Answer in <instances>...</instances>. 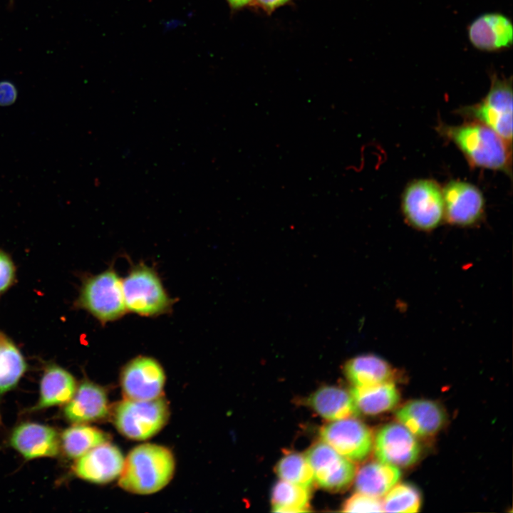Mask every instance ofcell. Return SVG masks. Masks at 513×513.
Wrapping results in <instances>:
<instances>
[{"mask_svg":"<svg viewBox=\"0 0 513 513\" xmlns=\"http://www.w3.org/2000/svg\"><path fill=\"white\" fill-rule=\"evenodd\" d=\"M437 131L456 145L472 167L501 171L512 177V145L489 127L466 120L458 125L440 122Z\"/></svg>","mask_w":513,"mask_h":513,"instance_id":"6da1fadb","label":"cell"},{"mask_svg":"<svg viewBox=\"0 0 513 513\" xmlns=\"http://www.w3.org/2000/svg\"><path fill=\"white\" fill-rule=\"evenodd\" d=\"M175 467V458L169 449L142 444L133 448L125 459L118 483L121 488L134 494H152L170 482Z\"/></svg>","mask_w":513,"mask_h":513,"instance_id":"7a4b0ae2","label":"cell"},{"mask_svg":"<svg viewBox=\"0 0 513 513\" xmlns=\"http://www.w3.org/2000/svg\"><path fill=\"white\" fill-rule=\"evenodd\" d=\"M122 287L127 312L140 316L169 313L175 303L155 269L142 262L130 269L122 279Z\"/></svg>","mask_w":513,"mask_h":513,"instance_id":"3957f363","label":"cell"},{"mask_svg":"<svg viewBox=\"0 0 513 513\" xmlns=\"http://www.w3.org/2000/svg\"><path fill=\"white\" fill-rule=\"evenodd\" d=\"M76 306L86 311L103 325L118 320L128 313L122 278L113 266L83 279Z\"/></svg>","mask_w":513,"mask_h":513,"instance_id":"277c9868","label":"cell"},{"mask_svg":"<svg viewBox=\"0 0 513 513\" xmlns=\"http://www.w3.org/2000/svg\"><path fill=\"white\" fill-rule=\"evenodd\" d=\"M490 88L479 103L462 107L457 113L467 120L480 122L512 145V80L490 76Z\"/></svg>","mask_w":513,"mask_h":513,"instance_id":"5b68a950","label":"cell"},{"mask_svg":"<svg viewBox=\"0 0 513 513\" xmlns=\"http://www.w3.org/2000/svg\"><path fill=\"white\" fill-rule=\"evenodd\" d=\"M169 415L168 404L160 396L150 400L124 399L115 408L113 422L122 435L130 439L144 440L164 427Z\"/></svg>","mask_w":513,"mask_h":513,"instance_id":"8992f818","label":"cell"},{"mask_svg":"<svg viewBox=\"0 0 513 513\" xmlns=\"http://www.w3.org/2000/svg\"><path fill=\"white\" fill-rule=\"evenodd\" d=\"M401 200L405 219L415 229L432 230L444 219L442 189L433 180L412 181L405 187Z\"/></svg>","mask_w":513,"mask_h":513,"instance_id":"52a82bcc","label":"cell"},{"mask_svg":"<svg viewBox=\"0 0 513 513\" xmlns=\"http://www.w3.org/2000/svg\"><path fill=\"white\" fill-rule=\"evenodd\" d=\"M321 440L351 461L366 459L373 446L370 430L356 418L331 421L320 430Z\"/></svg>","mask_w":513,"mask_h":513,"instance_id":"ba28073f","label":"cell"},{"mask_svg":"<svg viewBox=\"0 0 513 513\" xmlns=\"http://www.w3.org/2000/svg\"><path fill=\"white\" fill-rule=\"evenodd\" d=\"M305 456L314 480L325 489H343L354 480L356 468L352 461L323 441L310 447Z\"/></svg>","mask_w":513,"mask_h":513,"instance_id":"9c48e42d","label":"cell"},{"mask_svg":"<svg viewBox=\"0 0 513 513\" xmlns=\"http://www.w3.org/2000/svg\"><path fill=\"white\" fill-rule=\"evenodd\" d=\"M165 382L163 368L145 356L130 360L123 368L120 383L125 399L150 400L160 396Z\"/></svg>","mask_w":513,"mask_h":513,"instance_id":"30bf717a","label":"cell"},{"mask_svg":"<svg viewBox=\"0 0 513 513\" xmlns=\"http://www.w3.org/2000/svg\"><path fill=\"white\" fill-rule=\"evenodd\" d=\"M373 449L377 460L398 467L414 465L420 455L415 435L400 423L383 426L373 439Z\"/></svg>","mask_w":513,"mask_h":513,"instance_id":"8fae6325","label":"cell"},{"mask_svg":"<svg viewBox=\"0 0 513 513\" xmlns=\"http://www.w3.org/2000/svg\"><path fill=\"white\" fill-rule=\"evenodd\" d=\"M442 189L444 219L454 225L467 227L478 222L484 212V198L475 185L450 180Z\"/></svg>","mask_w":513,"mask_h":513,"instance_id":"7c38bea8","label":"cell"},{"mask_svg":"<svg viewBox=\"0 0 513 513\" xmlns=\"http://www.w3.org/2000/svg\"><path fill=\"white\" fill-rule=\"evenodd\" d=\"M9 445L25 460L55 457L60 452V435L48 425L25 422L15 427L9 437Z\"/></svg>","mask_w":513,"mask_h":513,"instance_id":"4fadbf2b","label":"cell"},{"mask_svg":"<svg viewBox=\"0 0 513 513\" xmlns=\"http://www.w3.org/2000/svg\"><path fill=\"white\" fill-rule=\"evenodd\" d=\"M125 459L121 451L108 442L102 443L76 460L74 475L83 480L105 484L120 476Z\"/></svg>","mask_w":513,"mask_h":513,"instance_id":"5bb4252c","label":"cell"},{"mask_svg":"<svg viewBox=\"0 0 513 513\" xmlns=\"http://www.w3.org/2000/svg\"><path fill=\"white\" fill-rule=\"evenodd\" d=\"M470 43L482 51L508 48L513 43V25L501 13H487L477 17L467 28Z\"/></svg>","mask_w":513,"mask_h":513,"instance_id":"9a60e30c","label":"cell"},{"mask_svg":"<svg viewBox=\"0 0 513 513\" xmlns=\"http://www.w3.org/2000/svg\"><path fill=\"white\" fill-rule=\"evenodd\" d=\"M108 413V398L100 385L83 380L72 398L64 405V418L73 424L87 423L102 420Z\"/></svg>","mask_w":513,"mask_h":513,"instance_id":"2e32d148","label":"cell"},{"mask_svg":"<svg viewBox=\"0 0 513 513\" xmlns=\"http://www.w3.org/2000/svg\"><path fill=\"white\" fill-rule=\"evenodd\" d=\"M398 421L414 435L429 437L444 426L446 414L437 403L425 399L408 401L395 413Z\"/></svg>","mask_w":513,"mask_h":513,"instance_id":"e0dca14e","label":"cell"},{"mask_svg":"<svg viewBox=\"0 0 513 513\" xmlns=\"http://www.w3.org/2000/svg\"><path fill=\"white\" fill-rule=\"evenodd\" d=\"M77 387L70 372L58 365L50 364L44 369L40 380L38 400L27 412L64 405L72 398Z\"/></svg>","mask_w":513,"mask_h":513,"instance_id":"ac0fdd59","label":"cell"},{"mask_svg":"<svg viewBox=\"0 0 513 513\" xmlns=\"http://www.w3.org/2000/svg\"><path fill=\"white\" fill-rule=\"evenodd\" d=\"M344 373L353 386L363 387L394 381L395 370L381 357L362 354L348 360Z\"/></svg>","mask_w":513,"mask_h":513,"instance_id":"d6986e66","label":"cell"},{"mask_svg":"<svg viewBox=\"0 0 513 513\" xmlns=\"http://www.w3.org/2000/svg\"><path fill=\"white\" fill-rule=\"evenodd\" d=\"M308 401L314 410L330 421L355 418L359 413L351 393L336 386L318 388Z\"/></svg>","mask_w":513,"mask_h":513,"instance_id":"ffe728a7","label":"cell"},{"mask_svg":"<svg viewBox=\"0 0 513 513\" xmlns=\"http://www.w3.org/2000/svg\"><path fill=\"white\" fill-rule=\"evenodd\" d=\"M400 477L398 467L377 460L365 464L356 473L355 487L358 492L381 499Z\"/></svg>","mask_w":513,"mask_h":513,"instance_id":"44dd1931","label":"cell"},{"mask_svg":"<svg viewBox=\"0 0 513 513\" xmlns=\"http://www.w3.org/2000/svg\"><path fill=\"white\" fill-rule=\"evenodd\" d=\"M350 393L358 412L366 415H377L390 410L400 400V393L393 382L353 386Z\"/></svg>","mask_w":513,"mask_h":513,"instance_id":"7402d4cb","label":"cell"},{"mask_svg":"<svg viewBox=\"0 0 513 513\" xmlns=\"http://www.w3.org/2000/svg\"><path fill=\"white\" fill-rule=\"evenodd\" d=\"M108 440L109 435L98 428L86 423L73 424L60 435V447L68 458L76 460Z\"/></svg>","mask_w":513,"mask_h":513,"instance_id":"603a6c76","label":"cell"},{"mask_svg":"<svg viewBox=\"0 0 513 513\" xmlns=\"http://www.w3.org/2000/svg\"><path fill=\"white\" fill-rule=\"evenodd\" d=\"M27 369L21 352L0 331V398L16 387Z\"/></svg>","mask_w":513,"mask_h":513,"instance_id":"cb8c5ba5","label":"cell"},{"mask_svg":"<svg viewBox=\"0 0 513 513\" xmlns=\"http://www.w3.org/2000/svg\"><path fill=\"white\" fill-rule=\"evenodd\" d=\"M309 499L308 488L281 480L271 491L272 510L283 513L309 512Z\"/></svg>","mask_w":513,"mask_h":513,"instance_id":"d4e9b609","label":"cell"},{"mask_svg":"<svg viewBox=\"0 0 513 513\" xmlns=\"http://www.w3.org/2000/svg\"><path fill=\"white\" fill-rule=\"evenodd\" d=\"M276 473L281 480L309 488L314 481L311 467L305 455L292 452L278 462Z\"/></svg>","mask_w":513,"mask_h":513,"instance_id":"484cf974","label":"cell"},{"mask_svg":"<svg viewBox=\"0 0 513 513\" xmlns=\"http://www.w3.org/2000/svg\"><path fill=\"white\" fill-rule=\"evenodd\" d=\"M421 504L419 491L406 483L395 484L383 497L382 506L386 512H417Z\"/></svg>","mask_w":513,"mask_h":513,"instance_id":"4316f807","label":"cell"},{"mask_svg":"<svg viewBox=\"0 0 513 513\" xmlns=\"http://www.w3.org/2000/svg\"><path fill=\"white\" fill-rule=\"evenodd\" d=\"M346 512H383L380 499L360 492L353 494L343 504Z\"/></svg>","mask_w":513,"mask_h":513,"instance_id":"83f0119b","label":"cell"},{"mask_svg":"<svg viewBox=\"0 0 513 513\" xmlns=\"http://www.w3.org/2000/svg\"><path fill=\"white\" fill-rule=\"evenodd\" d=\"M15 277V266L9 256L0 250V294L12 284Z\"/></svg>","mask_w":513,"mask_h":513,"instance_id":"f1b7e54d","label":"cell"},{"mask_svg":"<svg viewBox=\"0 0 513 513\" xmlns=\"http://www.w3.org/2000/svg\"><path fill=\"white\" fill-rule=\"evenodd\" d=\"M17 96V90L13 83L3 81L0 82V105H8L14 103Z\"/></svg>","mask_w":513,"mask_h":513,"instance_id":"f546056e","label":"cell"},{"mask_svg":"<svg viewBox=\"0 0 513 513\" xmlns=\"http://www.w3.org/2000/svg\"><path fill=\"white\" fill-rule=\"evenodd\" d=\"M264 9L272 11L287 3L289 0H256Z\"/></svg>","mask_w":513,"mask_h":513,"instance_id":"4dcf8cb0","label":"cell"},{"mask_svg":"<svg viewBox=\"0 0 513 513\" xmlns=\"http://www.w3.org/2000/svg\"><path fill=\"white\" fill-rule=\"evenodd\" d=\"M231 7L239 9L248 5L253 0H227Z\"/></svg>","mask_w":513,"mask_h":513,"instance_id":"1f68e13d","label":"cell"},{"mask_svg":"<svg viewBox=\"0 0 513 513\" xmlns=\"http://www.w3.org/2000/svg\"><path fill=\"white\" fill-rule=\"evenodd\" d=\"M14 0H9V6H13V4H14Z\"/></svg>","mask_w":513,"mask_h":513,"instance_id":"d6a6232c","label":"cell"}]
</instances>
